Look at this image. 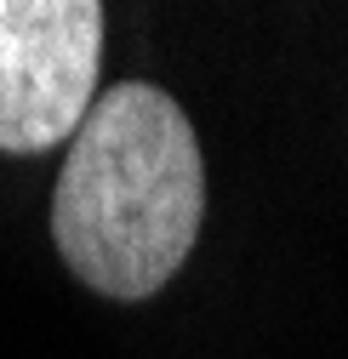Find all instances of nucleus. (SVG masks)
<instances>
[{
	"label": "nucleus",
	"instance_id": "f03ea898",
	"mask_svg": "<svg viewBox=\"0 0 348 359\" xmlns=\"http://www.w3.org/2000/svg\"><path fill=\"white\" fill-rule=\"evenodd\" d=\"M98 0H0V154H46L98 103Z\"/></svg>",
	"mask_w": 348,
	"mask_h": 359
},
{
	"label": "nucleus",
	"instance_id": "f257e3e1",
	"mask_svg": "<svg viewBox=\"0 0 348 359\" xmlns=\"http://www.w3.org/2000/svg\"><path fill=\"white\" fill-rule=\"evenodd\" d=\"M200 217L206 165L189 114L149 80H114L63 154L58 257L86 291L143 302L189 262Z\"/></svg>",
	"mask_w": 348,
	"mask_h": 359
}]
</instances>
